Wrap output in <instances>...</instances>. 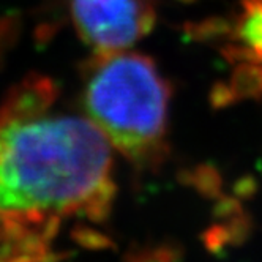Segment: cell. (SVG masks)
<instances>
[{
	"label": "cell",
	"instance_id": "6da1fadb",
	"mask_svg": "<svg viewBox=\"0 0 262 262\" xmlns=\"http://www.w3.org/2000/svg\"><path fill=\"white\" fill-rule=\"evenodd\" d=\"M52 101L36 79L0 107V259L49 257L67 223H100L111 210L114 148Z\"/></svg>",
	"mask_w": 262,
	"mask_h": 262
},
{
	"label": "cell",
	"instance_id": "7a4b0ae2",
	"mask_svg": "<svg viewBox=\"0 0 262 262\" xmlns=\"http://www.w3.org/2000/svg\"><path fill=\"white\" fill-rule=\"evenodd\" d=\"M82 100L85 117L116 152L138 167L163 161L171 89L150 57L126 49L98 54Z\"/></svg>",
	"mask_w": 262,
	"mask_h": 262
},
{
	"label": "cell",
	"instance_id": "3957f363",
	"mask_svg": "<svg viewBox=\"0 0 262 262\" xmlns=\"http://www.w3.org/2000/svg\"><path fill=\"white\" fill-rule=\"evenodd\" d=\"M73 26L97 54L125 51L150 32V0H68Z\"/></svg>",
	"mask_w": 262,
	"mask_h": 262
}]
</instances>
